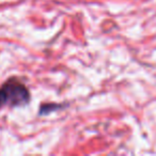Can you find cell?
Masks as SVG:
<instances>
[{"label":"cell","instance_id":"obj_1","mask_svg":"<svg viewBox=\"0 0 156 156\" xmlns=\"http://www.w3.org/2000/svg\"><path fill=\"white\" fill-rule=\"evenodd\" d=\"M29 100V90L17 79H9L0 87V108L5 106H24L28 104Z\"/></svg>","mask_w":156,"mask_h":156}]
</instances>
